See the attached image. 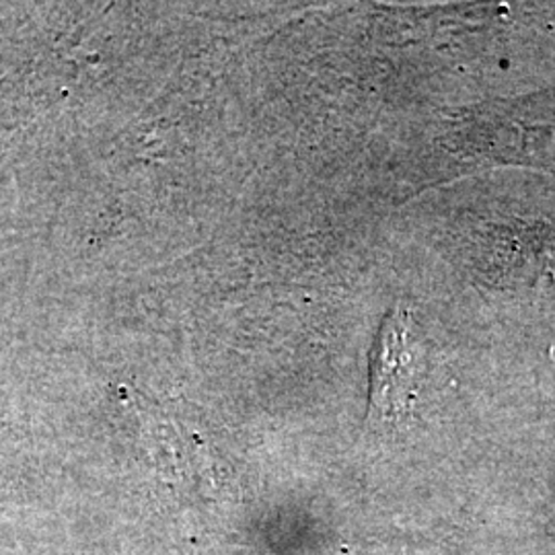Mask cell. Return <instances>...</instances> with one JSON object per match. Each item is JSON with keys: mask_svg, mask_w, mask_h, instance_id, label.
<instances>
[{"mask_svg": "<svg viewBox=\"0 0 555 555\" xmlns=\"http://www.w3.org/2000/svg\"><path fill=\"white\" fill-rule=\"evenodd\" d=\"M417 360L401 311L385 319L371 354V422L396 424L416 397Z\"/></svg>", "mask_w": 555, "mask_h": 555, "instance_id": "1", "label": "cell"}]
</instances>
